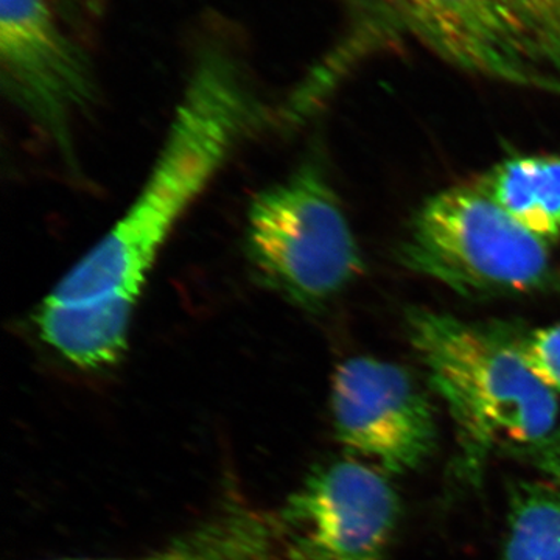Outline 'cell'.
<instances>
[{"instance_id": "11", "label": "cell", "mask_w": 560, "mask_h": 560, "mask_svg": "<svg viewBox=\"0 0 560 560\" xmlns=\"http://www.w3.org/2000/svg\"><path fill=\"white\" fill-rule=\"evenodd\" d=\"M529 68L560 95V0H486Z\"/></svg>"}, {"instance_id": "4", "label": "cell", "mask_w": 560, "mask_h": 560, "mask_svg": "<svg viewBox=\"0 0 560 560\" xmlns=\"http://www.w3.org/2000/svg\"><path fill=\"white\" fill-rule=\"evenodd\" d=\"M246 253L261 282L304 311L326 307L363 271L345 209L315 162L254 198Z\"/></svg>"}, {"instance_id": "12", "label": "cell", "mask_w": 560, "mask_h": 560, "mask_svg": "<svg viewBox=\"0 0 560 560\" xmlns=\"http://www.w3.org/2000/svg\"><path fill=\"white\" fill-rule=\"evenodd\" d=\"M501 560H560V490L523 482L511 500Z\"/></svg>"}, {"instance_id": "7", "label": "cell", "mask_w": 560, "mask_h": 560, "mask_svg": "<svg viewBox=\"0 0 560 560\" xmlns=\"http://www.w3.org/2000/svg\"><path fill=\"white\" fill-rule=\"evenodd\" d=\"M338 441L383 474L418 469L434 448L436 422L410 372L389 361L355 357L331 381Z\"/></svg>"}, {"instance_id": "5", "label": "cell", "mask_w": 560, "mask_h": 560, "mask_svg": "<svg viewBox=\"0 0 560 560\" xmlns=\"http://www.w3.org/2000/svg\"><path fill=\"white\" fill-rule=\"evenodd\" d=\"M276 511L291 560H383L400 500L383 471L340 459L312 471Z\"/></svg>"}, {"instance_id": "8", "label": "cell", "mask_w": 560, "mask_h": 560, "mask_svg": "<svg viewBox=\"0 0 560 560\" xmlns=\"http://www.w3.org/2000/svg\"><path fill=\"white\" fill-rule=\"evenodd\" d=\"M360 32L396 33L467 72L556 94L523 60L486 0H350Z\"/></svg>"}, {"instance_id": "1", "label": "cell", "mask_w": 560, "mask_h": 560, "mask_svg": "<svg viewBox=\"0 0 560 560\" xmlns=\"http://www.w3.org/2000/svg\"><path fill=\"white\" fill-rule=\"evenodd\" d=\"M265 113L230 50H201L160 156L108 234L40 302V340L81 371L110 370L128 349L132 316L176 224Z\"/></svg>"}, {"instance_id": "9", "label": "cell", "mask_w": 560, "mask_h": 560, "mask_svg": "<svg viewBox=\"0 0 560 560\" xmlns=\"http://www.w3.org/2000/svg\"><path fill=\"white\" fill-rule=\"evenodd\" d=\"M55 560H291L278 511L231 504L158 550L135 558Z\"/></svg>"}, {"instance_id": "6", "label": "cell", "mask_w": 560, "mask_h": 560, "mask_svg": "<svg viewBox=\"0 0 560 560\" xmlns=\"http://www.w3.org/2000/svg\"><path fill=\"white\" fill-rule=\"evenodd\" d=\"M0 66L11 102L69 156L70 125L95 101V83L51 0H0Z\"/></svg>"}, {"instance_id": "14", "label": "cell", "mask_w": 560, "mask_h": 560, "mask_svg": "<svg viewBox=\"0 0 560 560\" xmlns=\"http://www.w3.org/2000/svg\"><path fill=\"white\" fill-rule=\"evenodd\" d=\"M528 448H530V459L534 460L537 469L544 471L556 489L560 490V427Z\"/></svg>"}, {"instance_id": "2", "label": "cell", "mask_w": 560, "mask_h": 560, "mask_svg": "<svg viewBox=\"0 0 560 560\" xmlns=\"http://www.w3.org/2000/svg\"><path fill=\"white\" fill-rule=\"evenodd\" d=\"M407 330L470 469L492 448L530 447L556 429L558 396L530 372L517 342L429 308H411Z\"/></svg>"}, {"instance_id": "3", "label": "cell", "mask_w": 560, "mask_h": 560, "mask_svg": "<svg viewBox=\"0 0 560 560\" xmlns=\"http://www.w3.org/2000/svg\"><path fill=\"white\" fill-rule=\"evenodd\" d=\"M399 260L464 296L536 293L556 278L550 245L478 186L452 187L423 202Z\"/></svg>"}, {"instance_id": "13", "label": "cell", "mask_w": 560, "mask_h": 560, "mask_svg": "<svg viewBox=\"0 0 560 560\" xmlns=\"http://www.w3.org/2000/svg\"><path fill=\"white\" fill-rule=\"evenodd\" d=\"M518 346L530 372L541 385L560 396V323L534 330Z\"/></svg>"}, {"instance_id": "10", "label": "cell", "mask_w": 560, "mask_h": 560, "mask_svg": "<svg viewBox=\"0 0 560 560\" xmlns=\"http://www.w3.org/2000/svg\"><path fill=\"white\" fill-rule=\"evenodd\" d=\"M477 186L530 234L548 245L560 242V158H512Z\"/></svg>"}]
</instances>
